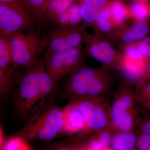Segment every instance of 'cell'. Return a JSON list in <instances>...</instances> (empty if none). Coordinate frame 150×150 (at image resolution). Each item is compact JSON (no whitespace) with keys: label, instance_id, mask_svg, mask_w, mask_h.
I'll return each mask as SVG.
<instances>
[{"label":"cell","instance_id":"1","mask_svg":"<svg viewBox=\"0 0 150 150\" xmlns=\"http://www.w3.org/2000/svg\"><path fill=\"white\" fill-rule=\"evenodd\" d=\"M25 69L15 94L13 106L18 116L27 121L52 105L59 85L48 74L43 59Z\"/></svg>","mask_w":150,"mask_h":150},{"label":"cell","instance_id":"2","mask_svg":"<svg viewBox=\"0 0 150 150\" xmlns=\"http://www.w3.org/2000/svg\"><path fill=\"white\" fill-rule=\"evenodd\" d=\"M113 97L110 109L111 127L115 131H135L140 117L138 102L131 83L126 82L119 85Z\"/></svg>","mask_w":150,"mask_h":150},{"label":"cell","instance_id":"3","mask_svg":"<svg viewBox=\"0 0 150 150\" xmlns=\"http://www.w3.org/2000/svg\"><path fill=\"white\" fill-rule=\"evenodd\" d=\"M64 128L63 109L51 105L27 120L21 133L29 141L48 142L63 135Z\"/></svg>","mask_w":150,"mask_h":150},{"label":"cell","instance_id":"4","mask_svg":"<svg viewBox=\"0 0 150 150\" xmlns=\"http://www.w3.org/2000/svg\"><path fill=\"white\" fill-rule=\"evenodd\" d=\"M12 63L15 69H28L35 64L48 46L46 36H42L36 30L18 32L8 37Z\"/></svg>","mask_w":150,"mask_h":150},{"label":"cell","instance_id":"5","mask_svg":"<svg viewBox=\"0 0 150 150\" xmlns=\"http://www.w3.org/2000/svg\"><path fill=\"white\" fill-rule=\"evenodd\" d=\"M37 28L33 15L20 3H0V35L9 37Z\"/></svg>","mask_w":150,"mask_h":150},{"label":"cell","instance_id":"6","mask_svg":"<svg viewBox=\"0 0 150 150\" xmlns=\"http://www.w3.org/2000/svg\"><path fill=\"white\" fill-rule=\"evenodd\" d=\"M86 55L83 46L49 55L43 59L46 71L56 84L85 63Z\"/></svg>","mask_w":150,"mask_h":150},{"label":"cell","instance_id":"7","mask_svg":"<svg viewBox=\"0 0 150 150\" xmlns=\"http://www.w3.org/2000/svg\"><path fill=\"white\" fill-rule=\"evenodd\" d=\"M70 101L78 106L84 116L87 125L86 134L111 127L110 102L88 97Z\"/></svg>","mask_w":150,"mask_h":150},{"label":"cell","instance_id":"8","mask_svg":"<svg viewBox=\"0 0 150 150\" xmlns=\"http://www.w3.org/2000/svg\"><path fill=\"white\" fill-rule=\"evenodd\" d=\"M101 69L85 63L78 67L66 77L59 94L60 99L70 101L86 96Z\"/></svg>","mask_w":150,"mask_h":150},{"label":"cell","instance_id":"9","mask_svg":"<svg viewBox=\"0 0 150 150\" xmlns=\"http://www.w3.org/2000/svg\"><path fill=\"white\" fill-rule=\"evenodd\" d=\"M88 27L82 24L51 28L46 35L48 46L44 55H49L83 46Z\"/></svg>","mask_w":150,"mask_h":150},{"label":"cell","instance_id":"10","mask_svg":"<svg viewBox=\"0 0 150 150\" xmlns=\"http://www.w3.org/2000/svg\"><path fill=\"white\" fill-rule=\"evenodd\" d=\"M83 44L86 55L101 63L103 67L111 70L120 69L123 54L116 50L103 36L96 33H87Z\"/></svg>","mask_w":150,"mask_h":150},{"label":"cell","instance_id":"11","mask_svg":"<svg viewBox=\"0 0 150 150\" xmlns=\"http://www.w3.org/2000/svg\"><path fill=\"white\" fill-rule=\"evenodd\" d=\"M150 34L149 20L135 21L115 29L108 36V40L122 49L124 46L144 39Z\"/></svg>","mask_w":150,"mask_h":150},{"label":"cell","instance_id":"12","mask_svg":"<svg viewBox=\"0 0 150 150\" xmlns=\"http://www.w3.org/2000/svg\"><path fill=\"white\" fill-rule=\"evenodd\" d=\"M15 70L12 63L8 37L0 35V95L2 100H5L10 93Z\"/></svg>","mask_w":150,"mask_h":150},{"label":"cell","instance_id":"13","mask_svg":"<svg viewBox=\"0 0 150 150\" xmlns=\"http://www.w3.org/2000/svg\"><path fill=\"white\" fill-rule=\"evenodd\" d=\"M63 109L64 135L86 134L87 125L84 116L78 106L70 101Z\"/></svg>","mask_w":150,"mask_h":150},{"label":"cell","instance_id":"14","mask_svg":"<svg viewBox=\"0 0 150 150\" xmlns=\"http://www.w3.org/2000/svg\"><path fill=\"white\" fill-rule=\"evenodd\" d=\"M110 70L106 67H101L99 74L94 81L86 97L110 102L111 95H113L114 92L113 90L114 80L110 72Z\"/></svg>","mask_w":150,"mask_h":150},{"label":"cell","instance_id":"15","mask_svg":"<svg viewBox=\"0 0 150 150\" xmlns=\"http://www.w3.org/2000/svg\"><path fill=\"white\" fill-rule=\"evenodd\" d=\"M110 0H81V15L84 24L92 28L100 10L108 6Z\"/></svg>","mask_w":150,"mask_h":150},{"label":"cell","instance_id":"16","mask_svg":"<svg viewBox=\"0 0 150 150\" xmlns=\"http://www.w3.org/2000/svg\"><path fill=\"white\" fill-rule=\"evenodd\" d=\"M82 21L81 15L80 4L79 2L73 3L64 13L51 21L48 24H51V28L71 27L80 24Z\"/></svg>","mask_w":150,"mask_h":150},{"label":"cell","instance_id":"17","mask_svg":"<svg viewBox=\"0 0 150 150\" xmlns=\"http://www.w3.org/2000/svg\"><path fill=\"white\" fill-rule=\"evenodd\" d=\"M138 134L136 131H115L112 135L110 150H136Z\"/></svg>","mask_w":150,"mask_h":150},{"label":"cell","instance_id":"18","mask_svg":"<svg viewBox=\"0 0 150 150\" xmlns=\"http://www.w3.org/2000/svg\"><path fill=\"white\" fill-rule=\"evenodd\" d=\"M109 5L100 11L92 28L95 33L107 37L116 29L112 22Z\"/></svg>","mask_w":150,"mask_h":150},{"label":"cell","instance_id":"19","mask_svg":"<svg viewBox=\"0 0 150 150\" xmlns=\"http://www.w3.org/2000/svg\"><path fill=\"white\" fill-rule=\"evenodd\" d=\"M109 6L112 22L116 29L123 27L126 24V21L132 18L129 7L121 0H110Z\"/></svg>","mask_w":150,"mask_h":150},{"label":"cell","instance_id":"20","mask_svg":"<svg viewBox=\"0 0 150 150\" xmlns=\"http://www.w3.org/2000/svg\"><path fill=\"white\" fill-rule=\"evenodd\" d=\"M52 0H20L24 6L33 15L37 28L41 26L44 17Z\"/></svg>","mask_w":150,"mask_h":150},{"label":"cell","instance_id":"21","mask_svg":"<svg viewBox=\"0 0 150 150\" xmlns=\"http://www.w3.org/2000/svg\"><path fill=\"white\" fill-rule=\"evenodd\" d=\"M76 1L78 0H52L42 25L48 24L52 20L67 11L73 3Z\"/></svg>","mask_w":150,"mask_h":150},{"label":"cell","instance_id":"22","mask_svg":"<svg viewBox=\"0 0 150 150\" xmlns=\"http://www.w3.org/2000/svg\"><path fill=\"white\" fill-rule=\"evenodd\" d=\"M28 140L21 133L12 136L5 141L0 146L1 150H29L33 149Z\"/></svg>","mask_w":150,"mask_h":150},{"label":"cell","instance_id":"23","mask_svg":"<svg viewBox=\"0 0 150 150\" xmlns=\"http://www.w3.org/2000/svg\"><path fill=\"white\" fill-rule=\"evenodd\" d=\"M132 18L135 21L146 20L150 18L149 1H134L129 7Z\"/></svg>","mask_w":150,"mask_h":150},{"label":"cell","instance_id":"24","mask_svg":"<svg viewBox=\"0 0 150 150\" xmlns=\"http://www.w3.org/2000/svg\"><path fill=\"white\" fill-rule=\"evenodd\" d=\"M134 92L139 103L142 105L150 103V79L138 82L134 88Z\"/></svg>","mask_w":150,"mask_h":150},{"label":"cell","instance_id":"25","mask_svg":"<svg viewBox=\"0 0 150 150\" xmlns=\"http://www.w3.org/2000/svg\"><path fill=\"white\" fill-rule=\"evenodd\" d=\"M138 134L136 150H150V134L144 133Z\"/></svg>","mask_w":150,"mask_h":150},{"label":"cell","instance_id":"26","mask_svg":"<svg viewBox=\"0 0 150 150\" xmlns=\"http://www.w3.org/2000/svg\"><path fill=\"white\" fill-rule=\"evenodd\" d=\"M138 134L144 133L150 135V116L139 118L135 129Z\"/></svg>","mask_w":150,"mask_h":150},{"label":"cell","instance_id":"27","mask_svg":"<svg viewBox=\"0 0 150 150\" xmlns=\"http://www.w3.org/2000/svg\"><path fill=\"white\" fill-rule=\"evenodd\" d=\"M140 52L147 59H150V34L144 39L137 42Z\"/></svg>","mask_w":150,"mask_h":150},{"label":"cell","instance_id":"28","mask_svg":"<svg viewBox=\"0 0 150 150\" xmlns=\"http://www.w3.org/2000/svg\"><path fill=\"white\" fill-rule=\"evenodd\" d=\"M150 79V59L148 60L147 63L145 67L144 72L142 80Z\"/></svg>","mask_w":150,"mask_h":150},{"label":"cell","instance_id":"29","mask_svg":"<svg viewBox=\"0 0 150 150\" xmlns=\"http://www.w3.org/2000/svg\"><path fill=\"white\" fill-rule=\"evenodd\" d=\"M0 146L3 144V143L5 141L6 138L5 137V134L4 133V129L1 125V129H0Z\"/></svg>","mask_w":150,"mask_h":150},{"label":"cell","instance_id":"30","mask_svg":"<svg viewBox=\"0 0 150 150\" xmlns=\"http://www.w3.org/2000/svg\"><path fill=\"white\" fill-rule=\"evenodd\" d=\"M20 0H0V3H20Z\"/></svg>","mask_w":150,"mask_h":150},{"label":"cell","instance_id":"31","mask_svg":"<svg viewBox=\"0 0 150 150\" xmlns=\"http://www.w3.org/2000/svg\"><path fill=\"white\" fill-rule=\"evenodd\" d=\"M142 105H143V106H145V107L147 108L150 109V103H144V104H142Z\"/></svg>","mask_w":150,"mask_h":150},{"label":"cell","instance_id":"32","mask_svg":"<svg viewBox=\"0 0 150 150\" xmlns=\"http://www.w3.org/2000/svg\"><path fill=\"white\" fill-rule=\"evenodd\" d=\"M134 1L137 2H146L149 1V0H134Z\"/></svg>","mask_w":150,"mask_h":150},{"label":"cell","instance_id":"33","mask_svg":"<svg viewBox=\"0 0 150 150\" xmlns=\"http://www.w3.org/2000/svg\"><path fill=\"white\" fill-rule=\"evenodd\" d=\"M81 1V0H78V2H79V3Z\"/></svg>","mask_w":150,"mask_h":150}]
</instances>
